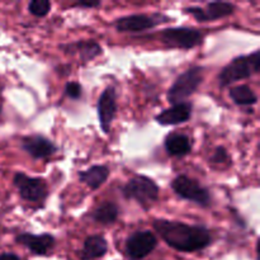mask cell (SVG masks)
I'll use <instances>...</instances> for the list:
<instances>
[{"mask_svg": "<svg viewBox=\"0 0 260 260\" xmlns=\"http://www.w3.org/2000/svg\"><path fill=\"white\" fill-rule=\"evenodd\" d=\"M156 233L162 240L178 251L192 253L202 250L211 244V234L203 226H192L175 221H154Z\"/></svg>", "mask_w": 260, "mask_h": 260, "instance_id": "obj_1", "label": "cell"}, {"mask_svg": "<svg viewBox=\"0 0 260 260\" xmlns=\"http://www.w3.org/2000/svg\"><path fill=\"white\" fill-rule=\"evenodd\" d=\"M260 51L256 50L246 56H240L231 61L221 71L218 80L221 86H228L235 81L250 78L254 74L259 73Z\"/></svg>", "mask_w": 260, "mask_h": 260, "instance_id": "obj_2", "label": "cell"}, {"mask_svg": "<svg viewBox=\"0 0 260 260\" xmlns=\"http://www.w3.org/2000/svg\"><path fill=\"white\" fill-rule=\"evenodd\" d=\"M203 80V69L200 66L188 69L187 71L178 76L177 80L168 91V101L172 104L184 103L187 98H189L198 89Z\"/></svg>", "mask_w": 260, "mask_h": 260, "instance_id": "obj_3", "label": "cell"}, {"mask_svg": "<svg viewBox=\"0 0 260 260\" xmlns=\"http://www.w3.org/2000/svg\"><path fill=\"white\" fill-rule=\"evenodd\" d=\"M122 193L127 200H135L144 207L159 198V187L156 183L145 175H136L123 188Z\"/></svg>", "mask_w": 260, "mask_h": 260, "instance_id": "obj_4", "label": "cell"}, {"mask_svg": "<svg viewBox=\"0 0 260 260\" xmlns=\"http://www.w3.org/2000/svg\"><path fill=\"white\" fill-rule=\"evenodd\" d=\"M172 188L180 198L197 203V205L207 207L210 206L211 196L206 188H203L197 180L187 177V175H179L175 178L172 183Z\"/></svg>", "mask_w": 260, "mask_h": 260, "instance_id": "obj_5", "label": "cell"}, {"mask_svg": "<svg viewBox=\"0 0 260 260\" xmlns=\"http://www.w3.org/2000/svg\"><path fill=\"white\" fill-rule=\"evenodd\" d=\"M13 183L19 190L20 197L29 202H43L48 194L47 183L42 178H32L23 173H17Z\"/></svg>", "mask_w": 260, "mask_h": 260, "instance_id": "obj_6", "label": "cell"}, {"mask_svg": "<svg viewBox=\"0 0 260 260\" xmlns=\"http://www.w3.org/2000/svg\"><path fill=\"white\" fill-rule=\"evenodd\" d=\"M162 42L170 47L177 48H193L202 42L203 35L194 28H169L162 30L160 35Z\"/></svg>", "mask_w": 260, "mask_h": 260, "instance_id": "obj_7", "label": "cell"}, {"mask_svg": "<svg viewBox=\"0 0 260 260\" xmlns=\"http://www.w3.org/2000/svg\"><path fill=\"white\" fill-rule=\"evenodd\" d=\"M156 236L150 231L135 233L126 241L127 256L132 260L144 259L156 248Z\"/></svg>", "mask_w": 260, "mask_h": 260, "instance_id": "obj_8", "label": "cell"}, {"mask_svg": "<svg viewBox=\"0 0 260 260\" xmlns=\"http://www.w3.org/2000/svg\"><path fill=\"white\" fill-rule=\"evenodd\" d=\"M117 95L116 89L113 86H108L104 89L103 93L101 94L98 99V116L101 127L104 134H108L111 131V124L113 122L114 117L117 113Z\"/></svg>", "mask_w": 260, "mask_h": 260, "instance_id": "obj_9", "label": "cell"}, {"mask_svg": "<svg viewBox=\"0 0 260 260\" xmlns=\"http://www.w3.org/2000/svg\"><path fill=\"white\" fill-rule=\"evenodd\" d=\"M160 15H146V14H134L122 17L117 19L116 28L119 32H142V30L151 29L155 25L162 23L160 20Z\"/></svg>", "mask_w": 260, "mask_h": 260, "instance_id": "obj_10", "label": "cell"}, {"mask_svg": "<svg viewBox=\"0 0 260 260\" xmlns=\"http://www.w3.org/2000/svg\"><path fill=\"white\" fill-rule=\"evenodd\" d=\"M22 149L35 159H45L56 152L57 147L41 135H32L22 139Z\"/></svg>", "mask_w": 260, "mask_h": 260, "instance_id": "obj_11", "label": "cell"}, {"mask_svg": "<svg viewBox=\"0 0 260 260\" xmlns=\"http://www.w3.org/2000/svg\"><path fill=\"white\" fill-rule=\"evenodd\" d=\"M17 243L22 244L25 248L29 249L33 254L37 255H46L55 245V238L50 234L42 235H32V234H20L17 236Z\"/></svg>", "mask_w": 260, "mask_h": 260, "instance_id": "obj_12", "label": "cell"}, {"mask_svg": "<svg viewBox=\"0 0 260 260\" xmlns=\"http://www.w3.org/2000/svg\"><path fill=\"white\" fill-rule=\"evenodd\" d=\"M190 116H192V104L179 103L173 106L172 108L162 111L155 119L162 126H173V124L187 122Z\"/></svg>", "mask_w": 260, "mask_h": 260, "instance_id": "obj_13", "label": "cell"}, {"mask_svg": "<svg viewBox=\"0 0 260 260\" xmlns=\"http://www.w3.org/2000/svg\"><path fill=\"white\" fill-rule=\"evenodd\" d=\"M68 53L78 52L84 61H90L96 56L102 55V48L94 41H79V42L70 43V45L61 46Z\"/></svg>", "mask_w": 260, "mask_h": 260, "instance_id": "obj_14", "label": "cell"}, {"mask_svg": "<svg viewBox=\"0 0 260 260\" xmlns=\"http://www.w3.org/2000/svg\"><path fill=\"white\" fill-rule=\"evenodd\" d=\"M108 250V245L103 236L93 235L89 236L85 240L81 250V259L83 260H93L96 258H101Z\"/></svg>", "mask_w": 260, "mask_h": 260, "instance_id": "obj_15", "label": "cell"}, {"mask_svg": "<svg viewBox=\"0 0 260 260\" xmlns=\"http://www.w3.org/2000/svg\"><path fill=\"white\" fill-rule=\"evenodd\" d=\"M109 177V169L104 165H94L88 170L79 173L80 182L85 183L91 189H98Z\"/></svg>", "mask_w": 260, "mask_h": 260, "instance_id": "obj_16", "label": "cell"}, {"mask_svg": "<svg viewBox=\"0 0 260 260\" xmlns=\"http://www.w3.org/2000/svg\"><path fill=\"white\" fill-rule=\"evenodd\" d=\"M192 145L185 135L173 134L165 139V150L170 156H184L189 154Z\"/></svg>", "mask_w": 260, "mask_h": 260, "instance_id": "obj_17", "label": "cell"}, {"mask_svg": "<svg viewBox=\"0 0 260 260\" xmlns=\"http://www.w3.org/2000/svg\"><path fill=\"white\" fill-rule=\"evenodd\" d=\"M203 12H205L206 22L220 19V18H225L233 14L235 12V5L226 2H211L207 4V9H203Z\"/></svg>", "mask_w": 260, "mask_h": 260, "instance_id": "obj_18", "label": "cell"}, {"mask_svg": "<svg viewBox=\"0 0 260 260\" xmlns=\"http://www.w3.org/2000/svg\"><path fill=\"white\" fill-rule=\"evenodd\" d=\"M91 217L102 225H111L118 217V207L112 202H104L91 213Z\"/></svg>", "mask_w": 260, "mask_h": 260, "instance_id": "obj_19", "label": "cell"}, {"mask_svg": "<svg viewBox=\"0 0 260 260\" xmlns=\"http://www.w3.org/2000/svg\"><path fill=\"white\" fill-rule=\"evenodd\" d=\"M230 96L239 106H254L258 102V96L248 85L235 86L230 90Z\"/></svg>", "mask_w": 260, "mask_h": 260, "instance_id": "obj_20", "label": "cell"}, {"mask_svg": "<svg viewBox=\"0 0 260 260\" xmlns=\"http://www.w3.org/2000/svg\"><path fill=\"white\" fill-rule=\"evenodd\" d=\"M51 9V2L48 0H32L28 4V10L36 17H45Z\"/></svg>", "mask_w": 260, "mask_h": 260, "instance_id": "obj_21", "label": "cell"}, {"mask_svg": "<svg viewBox=\"0 0 260 260\" xmlns=\"http://www.w3.org/2000/svg\"><path fill=\"white\" fill-rule=\"evenodd\" d=\"M65 93L66 95L70 96L71 99H78L81 95V86L79 83L75 81H70L65 85Z\"/></svg>", "mask_w": 260, "mask_h": 260, "instance_id": "obj_22", "label": "cell"}, {"mask_svg": "<svg viewBox=\"0 0 260 260\" xmlns=\"http://www.w3.org/2000/svg\"><path fill=\"white\" fill-rule=\"evenodd\" d=\"M228 160H229V155L223 147H217L215 154H213L212 157H211V161L217 162V164H220V162H225L228 161Z\"/></svg>", "mask_w": 260, "mask_h": 260, "instance_id": "obj_23", "label": "cell"}, {"mask_svg": "<svg viewBox=\"0 0 260 260\" xmlns=\"http://www.w3.org/2000/svg\"><path fill=\"white\" fill-rule=\"evenodd\" d=\"M76 5L83 8H98L101 7V2L99 0H96V2H83V0H80V2L76 3Z\"/></svg>", "mask_w": 260, "mask_h": 260, "instance_id": "obj_24", "label": "cell"}, {"mask_svg": "<svg viewBox=\"0 0 260 260\" xmlns=\"http://www.w3.org/2000/svg\"><path fill=\"white\" fill-rule=\"evenodd\" d=\"M0 260H20L19 256L13 253H3L0 254Z\"/></svg>", "mask_w": 260, "mask_h": 260, "instance_id": "obj_25", "label": "cell"}]
</instances>
